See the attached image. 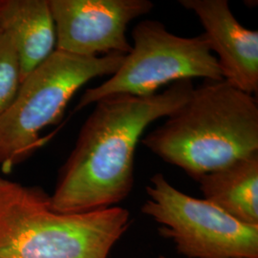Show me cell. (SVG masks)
Segmentation results:
<instances>
[{"instance_id": "cell-1", "label": "cell", "mask_w": 258, "mask_h": 258, "mask_svg": "<svg viewBox=\"0 0 258 258\" xmlns=\"http://www.w3.org/2000/svg\"><path fill=\"white\" fill-rule=\"evenodd\" d=\"M194 89L192 81L184 80L149 96L120 94L95 102L59 170L51 208L83 213L123 201L133 189L135 151L143 133L180 109Z\"/></svg>"}, {"instance_id": "cell-2", "label": "cell", "mask_w": 258, "mask_h": 258, "mask_svg": "<svg viewBox=\"0 0 258 258\" xmlns=\"http://www.w3.org/2000/svg\"><path fill=\"white\" fill-rule=\"evenodd\" d=\"M142 144L196 180L258 153L256 96L226 81H205Z\"/></svg>"}, {"instance_id": "cell-3", "label": "cell", "mask_w": 258, "mask_h": 258, "mask_svg": "<svg viewBox=\"0 0 258 258\" xmlns=\"http://www.w3.org/2000/svg\"><path fill=\"white\" fill-rule=\"evenodd\" d=\"M130 223L117 206L55 212L41 187L0 177V258H107Z\"/></svg>"}, {"instance_id": "cell-4", "label": "cell", "mask_w": 258, "mask_h": 258, "mask_svg": "<svg viewBox=\"0 0 258 258\" xmlns=\"http://www.w3.org/2000/svg\"><path fill=\"white\" fill-rule=\"evenodd\" d=\"M124 55L81 56L55 50L22 81L15 101L0 116V166L10 172L31 156L43 129L63 116L76 92L91 80L112 76Z\"/></svg>"}, {"instance_id": "cell-5", "label": "cell", "mask_w": 258, "mask_h": 258, "mask_svg": "<svg viewBox=\"0 0 258 258\" xmlns=\"http://www.w3.org/2000/svg\"><path fill=\"white\" fill-rule=\"evenodd\" d=\"M133 44L119 69L102 84L86 89L76 107L81 110L112 95L149 96L168 83L194 78L221 81V70L204 34L177 36L152 19L132 30Z\"/></svg>"}, {"instance_id": "cell-6", "label": "cell", "mask_w": 258, "mask_h": 258, "mask_svg": "<svg viewBox=\"0 0 258 258\" xmlns=\"http://www.w3.org/2000/svg\"><path fill=\"white\" fill-rule=\"evenodd\" d=\"M142 212L161 225L188 258H258V226L244 224L206 199L183 194L162 173L151 177Z\"/></svg>"}, {"instance_id": "cell-7", "label": "cell", "mask_w": 258, "mask_h": 258, "mask_svg": "<svg viewBox=\"0 0 258 258\" xmlns=\"http://www.w3.org/2000/svg\"><path fill=\"white\" fill-rule=\"evenodd\" d=\"M55 50L81 56L127 55L130 22L154 8L150 0H49Z\"/></svg>"}, {"instance_id": "cell-8", "label": "cell", "mask_w": 258, "mask_h": 258, "mask_svg": "<svg viewBox=\"0 0 258 258\" xmlns=\"http://www.w3.org/2000/svg\"><path fill=\"white\" fill-rule=\"evenodd\" d=\"M194 13L214 52L223 80L249 95L258 92V32L243 26L227 0H180Z\"/></svg>"}, {"instance_id": "cell-9", "label": "cell", "mask_w": 258, "mask_h": 258, "mask_svg": "<svg viewBox=\"0 0 258 258\" xmlns=\"http://www.w3.org/2000/svg\"><path fill=\"white\" fill-rule=\"evenodd\" d=\"M0 28L14 39L22 81L55 50V22L49 0H0Z\"/></svg>"}, {"instance_id": "cell-10", "label": "cell", "mask_w": 258, "mask_h": 258, "mask_svg": "<svg viewBox=\"0 0 258 258\" xmlns=\"http://www.w3.org/2000/svg\"><path fill=\"white\" fill-rule=\"evenodd\" d=\"M204 199L244 224L258 226V153L200 176Z\"/></svg>"}, {"instance_id": "cell-11", "label": "cell", "mask_w": 258, "mask_h": 258, "mask_svg": "<svg viewBox=\"0 0 258 258\" xmlns=\"http://www.w3.org/2000/svg\"><path fill=\"white\" fill-rule=\"evenodd\" d=\"M21 83L17 47L9 32L0 28V116L15 101Z\"/></svg>"}, {"instance_id": "cell-12", "label": "cell", "mask_w": 258, "mask_h": 258, "mask_svg": "<svg viewBox=\"0 0 258 258\" xmlns=\"http://www.w3.org/2000/svg\"><path fill=\"white\" fill-rule=\"evenodd\" d=\"M159 258H166V257H165V256H160V257Z\"/></svg>"}]
</instances>
